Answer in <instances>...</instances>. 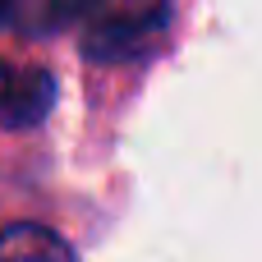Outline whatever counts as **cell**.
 I'll use <instances>...</instances> for the list:
<instances>
[{
    "label": "cell",
    "mask_w": 262,
    "mask_h": 262,
    "mask_svg": "<svg viewBox=\"0 0 262 262\" xmlns=\"http://www.w3.org/2000/svg\"><path fill=\"white\" fill-rule=\"evenodd\" d=\"M175 0H92L83 14V51L101 64H124L152 51Z\"/></svg>",
    "instance_id": "6da1fadb"
},
{
    "label": "cell",
    "mask_w": 262,
    "mask_h": 262,
    "mask_svg": "<svg viewBox=\"0 0 262 262\" xmlns=\"http://www.w3.org/2000/svg\"><path fill=\"white\" fill-rule=\"evenodd\" d=\"M92 0H5V23L14 37H51L88 14Z\"/></svg>",
    "instance_id": "7a4b0ae2"
},
{
    "label": "cell",
    "mask_w": 262,
    "mask_h": 262,
    "mask_svg": "<svg viewBox=\"0 0 262 262\" xmlns=\"http://www.w3.org/2000/svg\"><path fill=\"white\" fill-rule=\"evenodd\" d=\"M55 101V83L46 69H9L5 78V120L18 129V124H32L51 111Z\"/></svg>",
    "instance_id": "3957f363"
},
{
    "label": "cell",
    "mask_w": 262,
    "mask_h": 262,
    "mask_svg": "<svg viewBox=\"0 0 262 262\" xmlns=\"http://www.w3.org/2000/svg\"><path fill=\"white\" fill-rule=\"evenodd\" d=\"M5 262H78V258L55 230L18 221L5 230Z\"/></svg>",
    "instance_id": "277c9868"
}]
</instances>
